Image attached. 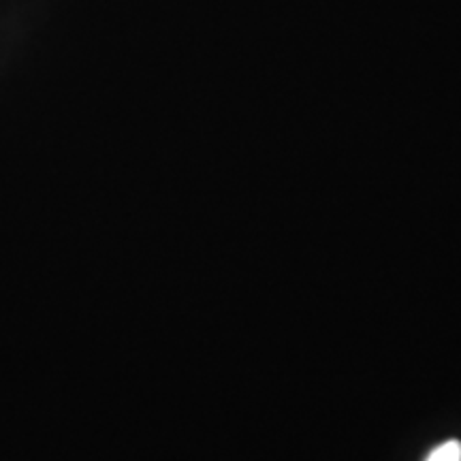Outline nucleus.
Listing matches in <instances>:
<instances>
[{
  "mask_svg": "<svg viewBox=\"0 0 461 461\" xmlns=\"http://www.w3.org/2000/svg\"><path fill=\"white\" fill-rule=\"evenodd\" d=\"M425 461H461V442L447 440L440 447H436Z\"/></svg>",
  "mask_w": 461,
  "mask_h": 461,
  "instance_id": "obj_1",
  "label": "nucleus"
}]
</instances>
